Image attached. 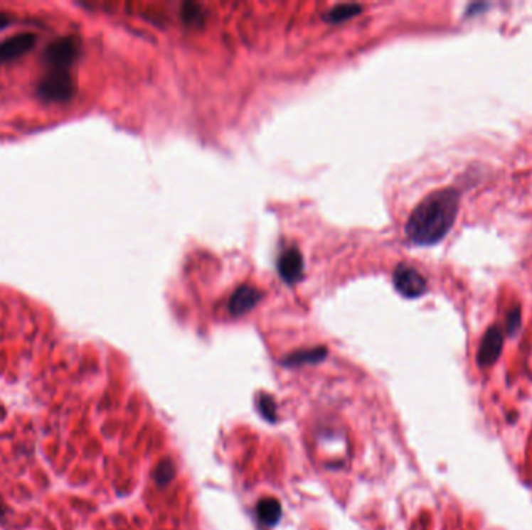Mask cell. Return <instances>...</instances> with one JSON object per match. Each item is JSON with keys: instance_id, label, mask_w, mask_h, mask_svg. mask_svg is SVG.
<instances>
[{"instance_id": "obj_3", "label": "cell", "mask_w": 532, "mask_h": 530, "mask_svg": "<svg viewBox=\"0 0 532 530\" xmlns=\"http://www.w3.org/2000/svg\"><path fill=\"white\" fill-rule=\"evenodd\" d=\"M80 53V43L75 36L53 40L44 52L46 64L52 70H68Z\"/></svg>"}, {"instance_id": "obj_7", "label": "cell", "mask_w": 532, "mask_h": 530, "mask_svg": "<svg viewBox=\"0 0 532 530\" xmlns=\"http://www.w3.org/2000/svg\"><path fill=\"white\" fill-rule=\"evenodd\" d=\"M277 269L280 277L284 278L288 285H294L296 281L302 278L304 274V260L302 255L297 249H287L279 256Z\"/></svg>"}, {"instance_id": "obj_12", "label": "cell", "mask_w": 532, "mask_h": 530, "mask_svg": "<svg viewBox=\"0 0 532 530\" xmlns=\"http://www.w3.org/2000/svg\"><path fill=\"white\" fill-rule=\"evenodd\" d=\"M174 475H176V470H174V463L167 459V460L161 462L159 465L156 467L153 477H154V482L157 485L165 487V485H169L171 480L174 479Z\"/></svg>"}, {"instance_id": "obj_6", "label": "cell", "mask_w": 532, "mask_h": 530, "mask_svg": "<svg viewBox=\"0 0 532 530\" xmlns=\"http://www.w3.org/2000/svg\"><path fill=\"white\" fill-rule=\"evenodd\" d=\"M36 44V36L33 33H19L0 43V64L18 60L22 55L28 53Z\"/></svg>"}, {"instance_id": "obj_11", "label": "cell", "mask_w": 532, "mask_h": 530, "mask_svg": "<svg viewBox=\"0 0 532 530\" xmlns=\"http://www.w3.org/2000/svg\"><path fill=\"white\" fill-rule=\"evenodd\" d=\"M360 13H361V5L343 4V5H336L335 8H331L324 19L330 23H339V22H344L347 19L353 18V16L360 14Z\"/></svg>"}, {"instance_id": "obj_4", "label": "cell", "mask_w": 532, "mask_h": 530, "mask_svg": "<svg viewBox=\"0 0 532 530\" xmlns=\"http://www.w3.org/2000/svg\"><path fill=\"white\" fill-rule=\"evenodd\" d=\"M504 345V331L500 325L489 327L481 339L478 352H477V362L481 369L492 367L494 364L500 359Z\"/></svg>"}, {"instance_id": "obj_10", "label": "cell", "mask_w": 532, "mask_h": 530, "mask_svg": "<svg viewBox=\"0 0 532 530\" xmlns=\"http://www.w3.org/2000/svg\"><path fill=\"white\" fill-rule=\"evenodd\" d=\"M255 513H257V519H259L263 526L274 527L280 521L282 505L277 499L265 498V499H260L259 504H257Z\"/></svg>"}, {"instance_id": "obj_14", "label": "cell", "mask_w": 532, "mask_h": 530, "mask_svg": "<svg viewBox=\"0 0 532 530\" xmlns=\"http://www.w3.org/2000/svg\"><path fill=\"white\" fill-rule=\"evenodd\" d=\"M521 328V311L520 306H515L512 308L508 316H506V333L509 336H515Z\"/></svg>"}, {"instance_id": "obj_13", "label": "cell", "mask_w": 532, "mask_h": 530, "mask_svg": "<svg viewBox=\"0 0 532 530\" xmlns=\"http://www.w3.org/2000/svg\"><path fill=\"white\" fill-rule=\"evenodd\" d=\"M257 406H259V411L262 413V417L268 421H276V403H274V399L268 394H262L259 396V401H257Z\"/></svg>"}, {"instance_id": "obj_2", "label": "cell", "mask_w": 532, "mask_h": 530, "mask_svg": "<svg viewBox=\"0 0 532 530\" xmlns=\"http://www.w3.org/2000/svg\"><path fill=\"white\" fill-rule=\"evenodd\" d=\"M38 94L47 102H68L75 94V85L68 70H50L41 80Z\"/></svg>"}, {"instance_id": "obj_16", "label": "cell", "mask_w": 532, "mask_h": 530, "mask_svg": "<svg viewBox=\"0 0 532 530\" xmlns=\"http://www.w3.org/2000/svg\"><path fill=\"white\" fill-rule=\"evenodd\" d=\"M10 22H11V18H10V16L0 11V30L6 28L8 26H10Z\"/></svg>"}, {"instance_id": "obj_8", "label": "cell", "mask_w": 532, "mask_h": 530, "mask_svg": "<svg viewBox=\"0 0 532 530\" xmlns=\"http://www.w3.org/2000/svg\"><path fill=\"white\" fill-rule=\"evenodd\" d=\"M262 301V293L254 286H240L237 291L232 294L229 301V313L232 316H243L252 308H255L257 303Z\"/></svg>"}, {"instance_id": "obj_1", "label": "cell", "mask_w": 532, "mask_h": 530, "mask_svg": "<svg viewBox=\"0 0 532 530\" xmlns=\"http://www.w3.org/2000/svg\"><path fill=\"white\" fill-rule=\"evenodd\" d=\"M459 212V193L439 188L415 205L405 226L406 238L417 246H433L452 230Z\"/></svg>"}, {"instance_id": "obj_15", "label": "cell", "mask_w": 532, "mask_h": 530, "mask_svg": "<svg viewBox=\"0 0 532 530\" xmlns=\"http://www.w3.org/2000/svg\"><path fill=\"white\" fill-rule=\"evenodd\" d=\"M201 8H199L196 4H186L184 5V10H182V14H184V19L187 22H192L195 23L196 22V18L201 21L203 14H201Z\"/></svg>"}, {"instance_id": "obj_5", "label": "cell", "mask_w": 532, "mask_h": 530, "mask_svg": "<svg viewBox=\"0 0 532 530\" xmlns=\"http://www.w3.org/2000/svg\"><path fill=\"white\" fill-rule=\"evenodd\" d=\"M394 286L406 299H415L427 293V280L417 269L408 264H400L394 271Z\"/></svg>"}, {"instance_id": "obj_9", "label": "cell", "mask_w": 532, "mask_h": 530, "mask_svg": "<svg viewBox=\"0 0 532 530\" xmlns=\"http://www.w3.org/2000/svg\"><path fill=\"white\" fill-rule=\"evenodd\" d=\"M327 358V349L326 347H314V349H307V350H299L288 355L285 359H282V364L285 367H299L305 366V364H318Z\"/></svg>"}]
</instances>
